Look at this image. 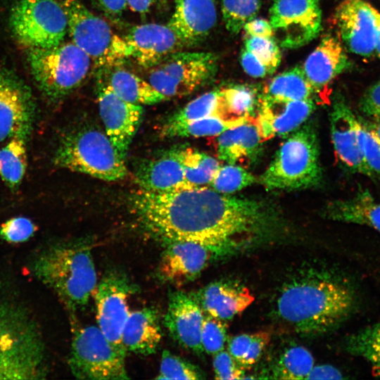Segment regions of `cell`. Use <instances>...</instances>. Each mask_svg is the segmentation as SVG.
Returning a JSON list of instances; mask_svg holds the SVG:
<instances>
[{"mask_svg": "<svg viewBox=\"0 0 380 380\" xmlns=\"http://www.w3.org/2000/svg\"><path fill=\"white\" fill-rule=\"evenodd\" d=\"M353 305V293L346 284L320 267L304 265L283 281L274 309L295 332L310 337L331 329Z\"/></svg>", "mask_w": 380, "mask_h": 380, "instance_id": "cell-1", "label": "cell"}, {"mask_svg": "<svg viewBox=\"0 0 380 380\" xmlns=\"http://www.w3.org/2000/svg\"><path fill=\"white\" fill-rule=\"evenodd\" d=\"M47 374L44 343L26 309L0 299V380L43 379Z\"/></svg>", "mask_w": 380, "mask_h": 380, "instance_id": "cell-2", "label": "cell"}, {"mask_svg": "<svg viewBox=\"0 0 380 380\" xmlns=\"http://www.w3.org/2000/svg\"><path fill=\"white\" fill-rule=\"evenodd\" d=\"M32 269L72 311L86 306L97 285L91 250L84 244L51 246L35 258Z\"/></svg>", "mask_w": 380, "mask_h": 380, "instance_id": "cell-3", "label": "cell"}, {"mask_svg": "<svg viewBox=\"0 0 380 380\" xmlns=\"http://www.w3.org/2000/svg\"><path fill=\"white\" fill-rule=\"evenodd\" d=\"M321 178L317 135L305 125L283 141L259 182L269 190L290 191L315 186Z\"/></svg>", "mask_w": 380, "mask_h": 380, "instance_id": "cell-4", "label": "cell"}, {"mask_svg": "<svg viewBox=\"0 0 380 380\" xmlns=\"http://www.w3.org/2000/svg\"><path fill=\"white\" fill-rule=\"evenodd\" d=\"M26 55L35 85L51 102L62 100L79 87L92 62L72 42L51 48H27Z\"/></svg>", "mask_w": 380, "mask_h": 380, "instance_id": "cell-5", "label": "cell"}, {"mask_svg": "<svg viewBox=\"0 0 380 380\" xmlns=\"http://www.w3.org/2000/svg\"><path fill=\"white\" fill-rule=\"evenodd\" d=\"M56 166L107 182L122 179L127 174L125 160L106 133L84 128L66 134L55 151Z\"/></svg>", "mask_w": 380, "mask_h": 380, "instance_id": "cell-6", "label": "cell"}, {"mask_svg": "<svg viewBox=\"0 0 380 380\" xmlns=\"http://www.w3.org/2000/svg\"><path fill=\"white\" fill-rule=\"evenodd\" d=\"M68 21L72 42L84 51L96 67L113 66L129 58L123 37L115 34L109 25L91 12L80 0H58Z\"/></svg>", "mask_w": 380, "mask_h": 380, "instance_id": "cell-7", "label": "cell"}, {"mask_svg": "<svg viewBox=\"0 0 380 380\" xmlns=\"http://www.w3.org/2000/svg\"><path fill=\"white\" fill-rule=\"evenodd\" d=\"M125 353L116 348L98 327L75 329L68 365L80 379H128Z\"/></svg>", "mask_w": 380, "mask_h": 380, "instance_id": "cell-8", "label": "cell"}, {"mask_svg": "<svg viewBox=\"0 0 380 380\" xmlns=\"http://www.w3.org/2000/svg\"><path fill=\"white\" fill-rule=\"evenodd\" d=\"M9 24L17 40L27 48H51L68 32L65 13L58 0H17Z\"/></svg>", "mask_w": 380, "mask_h": 380, "instance_id": "cell-9", "label": "cell"}, {"mask_svg": "<svg viewBox=\"0 0 380 380\" xmlns=\"http://www.w3.org/2000/svg\"><path fill=\"white\" fill-rule=\"evenodd\" d=\"M148 70L147 81L162 95L181 97L214 77L217 58L210 52L179 51Z\"/></svg>", "mask_w": 380, "mask_h": 380, "instance_id": "cell-10", "label": "cell"}, {"mask_svg": "<svg viewBox=\"0 0 380 380\" xmlns=\"http://www.w3.org/2000/svg\"><path fill=\"white\" fill-rule=\"evenodd\" d=\"M270 22L281 47H301L321 31L319 0H274L270 9Z\"/></svg>", "mask_w": 380, "mask_h": 380, "instance_id": "cell-11", "label": "cell"}, {"mask_svg": "<svg viewBox=\"0 0 380 380\" xmlns=\"http://www.w3.org/2000/svg\"><path fill=\"white\" fill-rule=\"evenodd\" d=\"M35 115L30 87L13 70L0 64V142L13 137L27 141Z\"/></svg>", "mask_w": 380, "mask_h": 380, "instance_id": "cell-12", "label": "cell"}, {"mask_svg": "<svg viewBox=\"0 0 380 380\" xmlns=\"http://www.w3.org/2000/svg\"><path fill=\"white\" fill-rule=\"evenodd\" d=\"M133 290L123 273L111 271L97 283L94 291L97 327L111 343L125 353L121 336L130 312L127 301Z\"/></svg>", "mask_w": 380, "mask_h": 380, "instance_id": "cell-13", "label": "cell"}, {"mask_svg": "<svg viewBox=\"0 0 380 380\" xmlns=\"http://www.w3.org/2000/svg\"><path fill=\"white\" fill-rule=\"evenodd\" d=\"M97 96L105 133L120 156L125 160L140 125L144 108L119 97L101 77L97 82Z\"/></svg>", "mask_w": 380, "mask_h": 380, "instance_id": "cell-14", "label": "cell"}, {"mask_svg": "<svg viewBox=\"0 0 380 380\" xmlns=\"http://www.w3.org/2000/svg\"><path fill=\"white\" fill-rule=\"evenodd\" d=\"M376 9L364 0H343L335 12V21L346 46L359 56L376 52L378 37Z\"/></svg>", "mask_w": 380, "mask_h": 380, "instance_id": "cell-15", "label": "cell"}, {"mask_svg": "<svg viewBox=\"0 0 380 380\" xmlns=\"http://www.w3.org/2000/svg\"><path fill=\"white\" fill-rule=\"evenodd\" d=\"M132 58L149 69L184 46L167 25L147 23L132 27L123 37Z\"/></svg>", "mask_w": 380, "mask_h": 380, "instance_id": "cell-16", "label": "cell"}, {"mask_svg": "<svg viewBox=\"0 0 380 380\" xmlns=\"http://www.w3.org/2000/svg\"><path fill=\"white\" fill-rule=\"evenodd\" d=\"M255 119L262 139L284 136L300 127L315 109L314 100L289 101L263 94Z\"/></svg>", "mask_w": 380, "mask_h": 380, "instance_id": "cell-17", "label": "cell"}, {"mask_svg": "<svg viewBox=\"0 0 380 380\" xmlns=\"http://www.w3.org/2000/svg\"><path fill=\"white\" fill-rule=\"evenodd\" d=\"M158 267L159 277L182 285L194 280L206 267L213 253L203 244L189 241H167Z\"/></svg>", "mask_w": 380, "mask_h": 380, "instance_id": "cell-18", "label": "cell"}, {"mask_svg": "<svg viewBox=\"0 0 380 380\" xmlns=\"http://www.w3.org/2000/svg\"><path fill=\"white\" fill-rule=\"evenodd\" d=\"M204 315L193 296L175 291L169 296L164 324L171 337L181 346L201 355L203 350L201 332Z\"/></svg>", "mask_w": 380, "mask_h": 380, "instance_id": "cell-19", "label": "cell"}, {"mask_svg": "<svg viewBox=\"0 0 380 380\" xmlns=\"http://www.w3.org/2000/svg\"><path fill=\"white\" fill-rule=\"evenodd\" d=\"M357 118L338 94L334 97L330 113V129L334 151L349 170L369 176L359 147Z\"/></svg>", "mask_w": 380, "mask_h": 380, "instance_id": "cell-20", "label": "cell"}, {"mask_svg": "<svg viewBox=\"0 0 380 380\" xmlns=\"http://www.w3.org/2000/svg\"><path fill=\"white\" fill-rule=\"evenodd\" d=\"M215 0H175L174 12L167 24L184 46L202 42L217 23Z\"/></svg>", "mask_w": 380, "mask_h": 380, "instance_id": "cell-21", "label": "cell"}, {"mask_svg": "<svg viewBox=\"0 0 380 380\" xmlns=\"http://www.w3.org/2000/svg\"><path fill=\"white\" fill-rule=\"evenodd\" d=\"M350 65L341 42L325 36L308 56L303 69L315 96L321 98L334 80Z\"/></svg>", "mask_w": 380, "mask_h": 380, "instance_id": "cell-22", "label": "cell"}, {"mask_svg": "<svg viewBox=\"0 0 380 380\" xmlns=\"http://www.w3.org/2000/svg\"><path fill=\"white\" fill-rule=\"evenodd\" d=\"M134 174L141 189L149 191L170 192L194 187L185 178L177 150L141 160Z\"/></svg>", "mask_w": 380, "mask_h": 380, "instance_id": "cell-23", "label": "cell"}, {"mask_svg": "<svg viewBox=\"0 0 380 380\" xmlns=\"http://www.w3.org/2000/svg\"><path fill=\"white\" fill-rule=\"evenodd\" d=\"M193 296L204 312L223 321L243 312L254 300L246 287L223 280L209 284Z\"/></svg>", "mask_w": 380, "mask_h": 380, "instance_id": "cell-24", "label": "cell"}, {"mask_svg": "<svg viewBox=\"0 0 380 380\" xmlns=\"http://www.w3.org/2000/svg\"><path fill=\"white\" fill-rule=\"evenodd\" d=\"M162 338L156 312L151 308L130 312L122 329L124 350L144 355L156 352Z\"/></svg>", "mask_w": 380, "mask_h": 380, "instance_id": "cell-25", "label": "cell"}, {"mask_svg": "<svg viewBox=\"0 0 380 380\" xmlns=\"http://www.w3.org/2000/svg\"><path fill=\"white\" fill-rule=\"evenodd\" d=\"M262 138L253 120L228 129L218 135V158L229 164L240 160L253 161L261 150Z\"/></svg>", "mask_w": 380, "mask_h": 380, "instance_id": "cell-26", "label": "cell"}, {"mask_svg": "<svg viewBox=\"0 0 380 380\" xmlns=\"http://www.w3.org/2000/svg\"><path fill=\"white\" fill-rule=\"evenodd\" d=\"M323 215L332 220L366 225L380 233V203L367 189L348 199L329 203Z\"/></svg>", "mask_w": 380, "mask_h": 380, "instance_id": "cell-27", "label": "cell"}, {"mask_svg": "<svg viewBox=\"0 0 380 380\" xmlns=\"http://www.w3.org/2000/svg\"><path fill=\"white\" fill-rule=\"evenodd\" d=\"M100 77L123 100L139 105H153L167 99L147 80L125 69L115 68Z\"/></svg>", "mask_w": 380, "mask_h": 380, "instance_id": "cell-28", "label": "cell"}, {"mask_svg": "<svg viewBox=\"0 0 380 380\" xmlns=\"http://www.w3.org/2000/svg\"><path fill=\"white\" fill-rule=\"evenodd\" d=\"M251 120V117L224 118L211 116L179 124H164L161 134L166 137L218 136L228 129Z\"/></svg>", "mask_w": 380, "mask_h": 380, "instance_id": "cell-29", "label": "cell"}, {"mask_svg": "<svg viewBox=\"0 0 380 380\" xmlns=\"http://www.w3.org/2000/svg\"><path fill=\"white\" fill-rule=\"evenodd\" d=\"M264 94L289 101L314 100L315 98L303 67L300 65L274 77L268 84Z\"/></svg>", "mask_w": 380, "mask_h": 380, "instance_id": "cell-30", "label": "cell"}, {"mask_svg": "<svg viewBox=\"0 0 380 380\" xmlns=\"http://www.w3.org/2000/svg\"><path fill=\"white\" fill-rule=\"evenodd\" d=\"M211 116L232 118L227 114L222 89L206 92L191 101L165 124H179Z\"/></svg>", "mask_w": 380, "mask_h": 380, "instance_id": "cell-31", "label": "cell"}, {"mask_svg": "<svg viewBox=\"0 0 380 380\" xmlns=\"http://www.w3.org/2000/svg\"><path fill=\"white\" fill-rule=\"evenodd\" d=\"M186 181L193 186L209 184L220 167L217 160L192 148L178 149Z\"/></svg>", "mask_w": 380, "mask_h": 380, "instance_id": "cell-32", "label": "cell"}, {"mask_svg": "<svg viewBox=\"0 0 380 380\" xmlns=\"http://www.w3.org/2000/svg\"><path fill=\"white\" fill-rule=\"evenodd\" d=\"M27 140L13 137L0 150V175L11 189L20 184L27 167Z\"/></svg>", "mask_w": 380, "mask_h": 380, "instance_id": "cell-33", "label": "cell"}, {"mask_svg": "<svg viewBox=\"0 0 380 380\" xmlns=\"http://www.w3.org/2000/svg\"><path fill=\"white\" fill-rule=\"evenodd\" d=\"M314 366L311 353L301 346L287 348L279 357L270 378L285 380L305 379Z\"/></svg>", "mask_w": 380, "mask_h": 380, "instance_id": "cell-34", "label": "cell"}, {"mask_svg": "<svg viewBox=\"0 0 380 380\" xmlns=\"http://www.w3.org/2000/svg\"><path fill=\"white\" fill-rule=\"evenodd\" d=\"M270 341V333L264 331L239 334L229 339L228 352L246 369L258 362Z\"/></svg>", "mask_w": 380, "mask_h": 380, "instance_id": "cell-35", "label": "cell"}, {"mask_svg": "<svg viewBox=\"0 0 380 380\" xmlns=\"http://www.w3.org/2000/svg\"><path fill=\"white\" fill-rule=\"evenodd\" d=\"M346 350L380 369V321L350 335L345 343Z\"/></svg>", "mask_w": 380, "mask_h": 380, "instance_id": "cell-36", "label": "cell"}, {"mask_svg": "<svg viewBox=\"0 0 380 380\" xmlns=\"http://www.w3.org/2000/svg\"><path fill=\"white\" fill-rule=\"evenodd\" d=\"M225 108L229 118L251 117L260 98L255 88L236 84L222 89Z\"/></svg>", "mask_w": 380, "mask_h": 380, "instance_id": "cell-37", "label": "cell"}, {"mask_svg": "<svg viewBox=\"0 0 380 380\" xmlns=\"http://www.w3.org/2000/svg\"><path fill=\"white\" fill-rule=\"evenodd\" d=\"M261 0H222V18L227 30L238 34L244 25L255 18Z\"/></svg>", "mask_w": 380, "mask_h": 380, "instance_id": "cell-38", "label": "cell"}, {"mask_svg": "<svg viewBox=\"0 0 380 380\" xmlns=\"http://www.w3.org/2000/svg\"><path fill=\"white\" fill-rule=\"evenodd\" d=\"M255 177L236 164L220 166L209 184L211 189L224 194H232L254 184Z\"/></svg>", "mask_w": 380, "mask_h": 380, "instance_id": "cell-39", "label": "cell"}, {"mask_svg": "<svg viewBox=\"0 0 380 380\" xmlns=\"http://www.w3.org/2000/svg\"><path fill=\"white\" fill-rule=\"evenodd\" d=\"M357 132L359 147L369 177L380 178V141L371 124L357 118Z\"/></svg>", "mask_w": 380, "mask_h": 380, "instance_id": "cell-40", "label": "cell"}, {"mask_svg": "<svg viewBox=\"0 0 380 380\" xmlns=\"http://www.w3.org/2000/svg\"><path fill=\"white\" fill-rule=\"evenodd\" d=\"M203 378L202 372L196 366L168 350L163 352L157 379L196 380Z\"/></svg>", "mask_w": 380, "mask_h": 380, "instance_id": "cell-41", "label": "cell"}, {"mask_svg": "<svg viewBox=\"0 0 380 380\" xmlns=\"http://www.w3.org/2000/svg\"><path fill=\"white\" fill-rule=\"evenodd\" d=\"M225 321L205 315L201 332V343L203 352L215 355L224 350L227 340Z\"/></svg>", "mask_w": 380, "mask_h": 380, "instance_id": "cell-42", "label": "cell"}, {"mask_svg": "<svg viewBox=\"0 0 380 380\" xmlns=\"http://www.w3.org/2000/svg\"><path fill=\"white\" fill-rule=\"evenodd\" d=\"M244 49L250 51L272 74L281 62V52L274 38L248 37Z\"/></svg>", "mask_w": 380, "mask_h": 380, "instance_id": "cell-43", "label": "cell"}, {"mask_svg": "<svg viewBox=\"0 0 380 380\" xmlns=\"http://www.w3.org/2000/svg\"><path fill=\"white\" fill-rule=\"evenodd\" d=\"M37 228L25 217H12L0 225V237L8 243H21L30 239Z\"/></svg>", "mask_w": 380, "mask_h": 380, "instance_id": "cell-44", "label": "cell"}, {"mask_svg": "<svg viewBox=\"0 0 380 380\" xmlns=\"http://www.w3.org/2000/svg\"><path fill=\"white\" fill-rule=\"evenodd\" d=\"M213 366L216 379L236 380L245 378V369L224 350L213 355Z\"/></svg>", "mask_w": 380, "mask_h": 380, "instance_id": "cell-45", "label": "cell"}, {"mask_svg": "<svg viewBox=\"0 0 380 380\" xmlns=\"http://www.w3.org/2000/svg\"><path fill=\"white\" fill-rule=\"evenodd\" d=\"M359 106L365 115L374 118L380 117V79L366 90Z\"/></svg>", "mask_w": 380, "mask_h": 380, "instance_id": "cell-46", "label": "cell"}, {"mask_svg": "<svg viewBox=\"0 0 380 380\" xmlns=\"http://www.w3.org/2000/svg\"><path fill=\"white\" fill-rule=\"evenodd\" d=\"M240 61L243 70L253 77L260 78L270 75L267 68L245 49L242 50Z\"/></svg>", "mask_w": 380, "mask_h": 380, "instance_id": "cell-47", "label": "cell"}, {"mask_svg": "<svg viewBox=\"0 0 380 380\" xmlns=\"http://www.w3.org/2000/svg\"><path fill=\"white\" fill-rule=\"evenodd\" d=\"M243 29L248 37L274 38V33L270 21L263 18H253L247 22Z\"/></svg>", "mask_w": 380, "mask_h": 380, "instance_id": "cell-48", "label": "cell"}, {"mask_svg": "<svg viewBox=\"0 0 380 380\" xmlns=\"http://www.w3.org/2000/svg\"><path fill=\"white\" fill-rule=\"evenodd\" d=\"M97 7L110 18H118L127 7L125 0H94Z\"/></svg>", "mask_w": 380, "mask_h": 380, "instance_id": "cell-49", "label": "cell"}, {"mask_svg": "<svg viewBox=\"0 0 380 380\" xmlns=\"http://www.w3.org/2000/svg\"><path fill=\"white\" fill-rule=\"evenodd\" d=\"M341 372L334 366L320 365L313 366L305 379H341Z\"/></svg>", "mask_w": 380, "mask_h": 380, "instance_id": "cell-50", "label": "cell"}, {"mask_svg": "<svg viewBox=\"0 0 380 380\" xmlns=\"http://www.w3.org/2000/svg\"><path fill=\"white\" fill-rule=\"evenodd\" d=\"M127 6L130 9L139 13H147L152 4L153 0H125Z\"/></svg>", "mask_w": 380, "mask_h": 380, "instance_id": "cell-51", "label": "cell"}, {"mask_svg": "<svg viewBox=\"0 0 380 380\" xmlns=\"http://www.w3.org/2000/svg\"><path fill=\"white\" fill-rule=\"evenodd\" d=\"M376 14L377 23H378V37H377L376 52L377 53L379 57L380 58V12L379 11H376Z\"/></svg>", "mask_w": 380, "mask_h": 380, "instance_id": "cell-52", "label": "cell"}, {"mask_svg": "<svg viewBox=\"0 0 380 380\" xmlns=\"http://www.w3.org/2000/svg\"><path fill=\"white\" fill-rule=\"evenodd\" d=\"M375 121L371 124V126L380 141V117L374 118Z\"/></svg>", "mask_w": 380, "mask_h": 380, "instance_id": "cell-53", "label": "cell"}, {"mask_svg": "<svg viewBox=\"0 0 380 380\" xmlns=\"http://www.w3.org/2000/svg\"><path fill=\"white\" fill-rule=\"evenodd\" d=\"M160 1H161V0H160Z\"/></svg>", "mask_w": 380, "mask_h": 380, "instance_id": "cell-54", "label": "cell"}]
</instances>
